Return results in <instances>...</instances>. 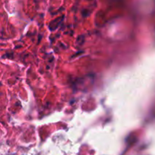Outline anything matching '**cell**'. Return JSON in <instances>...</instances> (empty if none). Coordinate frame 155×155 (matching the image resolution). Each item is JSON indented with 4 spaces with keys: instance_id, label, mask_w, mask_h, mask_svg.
Listing matches in <instances>:
<instances>
[]
</instances>
